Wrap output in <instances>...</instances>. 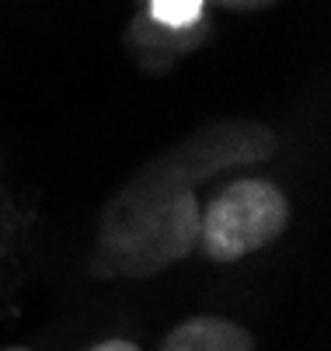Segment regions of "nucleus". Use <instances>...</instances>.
I'll list each match as a JSON object with an SVG mask.
<instances>
[{
  "label": "nucleus",
  "mask_w": 331,
  "mask_h": 351,
  "mask_svg": "<svg viewBox=\"0 0 331 351\" xmlns=\"http://www.w3.org/2000/svg\"><path fill=\"white\" fill-rule=\"evenodd\" d=\"M290 223V198L265 178L227 184L199 216V240L209 261H241L269 247Z\"/></svg>",
  "instance_id": "f257e3e1"
},
{
  "label": "nucleus",
  "mask_w": 331,
  "mask_h": 351,
  "mask_svg": "<svg viewBox=\"0 0 331 351\" xmlns=\"http://www.w3.org/2000/svg\"><path fill=\"white\" fill-rule=\"evenodd\" d=\"M199 240V202L192 188H178L168 195V202L161 206L157 219L150 223L147 237L139 240L129 254L115 258L112 268L133 278H147L168 268L171 261H181Z\"/></svg>",
  "instance_id": "f03ea898"
},
{
  "label": "nucleus",
  "mask_w": 331,
  "mask_h": 351,
  "mask_svg": "<svg viewBox=\"0 0 331 351\" xmlns=\"http://www.w3.org/2000/svg\"><path fill=\"white\" fill-rule=\"evenodd\" d=\"M161 351H255V337L233 320L192 317L168 334Z\"/></svg>",
  "instance_id": "7ed1b4c3"
},
{
  "label": "nucleus",
  "mask_w": 331,
  "mask_h": 351,
  "mask_svg": "<svg viewBox=\"0 0 331 351\" xmlns=\"http://www.w3.org/2000/svg\"><path fill=\"white\" fill-rule=\"evenodd\" d=\"M129 49H136L139 63L157 56L161 63L188 53L203 42V21L192 25V28H168V25H157L150 14H136L133 25H129V35H126Z\"/></svg>",
  "instance_id": "20e7f679"
},
{
  "label": "nucleus",
  "mask_w": 331,
  "mask_h": 351,
  "mask_svg": "<svg viewBox=\"0 0 331 351\" xmlns=\"http://www.w3.org/2000/svg\"><path fill=\"white\" fill-rule=\"evenodd\" d=\"M206 0H150V18L168 28H192L203 21Z\"/></svg>",
  "instance_id": "39448f33"
},
{
  "label": "nucleus",
  "mask_w": 331,
  "mask_h": 351,
  "mask_svg": "<svg viewBox=\"0 0 331 351\" xmlns=\"http://www.w3.org/2000/svg\"><path fill=\"white\" fill-rule=\"evenodd\" d=\"M213 4H220L227 11H265V8L275 4V0H213Z\"/></svg>",
  "instance_id": "423d86ee"
},
{
  "label": "nucleus",
  "mask_w": 331,
  "mask_h": 351,
  "mask_svg": "<svg viewBox=\"0 0 331 351\" xmlns=\"http://www.w3.org/2000/svg\"><path fill=\"white\" fill-rule=\"evenodd\" d=\"M91 351H139V344H133V341H102Z\"/></svg>",
  "instance_id": "0eeeda50"
},
{
  "label": "nucleus",
  "mask_w": 331,
  "mask_h": 351,
  "mask_svg": "<svg viewBox=\"0 0 331 351\" xmlns=\"http://www.w3.org/2000/svg\"><path fill=\"white\" fill-rule=\"evenodd\" d=\"M4 351H32V348H21V344H18V348H4Z\"/></svg>",
  "instance_id": "6e6552de"
}]
</instances>
